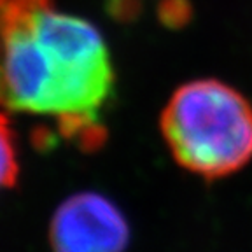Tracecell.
Here are the masks:
<instances>
[{"label":"cell","instance_id":"6da1fadb","mask_svg":"<svg viewBox=\"0 0 252 252\" xmlns=\"http://www.w3.org/2000/svg\"><path fill=\"white\" fill-rule=\"evenodd\" d=\"M114 68L100 32L53 0H0V107L56 123L96 147Z\"/></svg>","mask_w":252,"mask_h":252},{"label":"cell","instance_id":"7a4b0ae2","mask_svg":"<svg viewBox=\"0 0 252 252\" xmlns=\"http://www.w3.org/2000/svg\"><path fill=\"white\" fill-rule=\"evenodd\" d=\"M161 131L175 161L200 177H226L252 159V105L216 79L179 88L163 110Z\"/></svg>","mask_w":252,"mask_h":252},{"label":"cell","instance_id":"3957f363","mask_svg":"<svg viewBox=\"0 0 252 252\" xmlns=\"http://www.w3.org/2000/svg\"><path fill=\"white\" fill-rule=\"evenodd\" d=\"M49 236L53 252H125L130 229L110 200L81 193L58 207Z\"/></svg>","mask_w":252,"mask_h":252},{"label":"cell","instance_id":"277c9868","mask_svg":"<svg viewBox=\"0 0 252 252\" xmlns=\"http://www.w3.org/2000/svg\"><path fill=\"white\" fill-rule=\"evenodd\" d=\"M20 173L18 147L11 123L0 110V193L12 188Z\"/></svg>","mask_w":252,"mask_h":252}]
</instances>
